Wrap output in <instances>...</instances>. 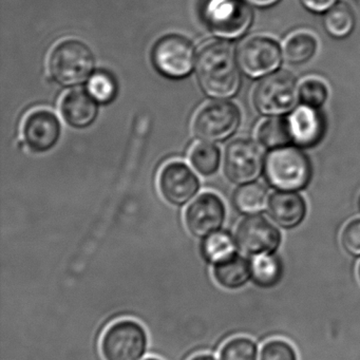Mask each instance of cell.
Here are the masks:
<instances>
[{
  "mask_svg": "<svg viewBox=\"0 0 360 360\" xmlns=\"http://www.w3.org/2000/svg\"><path fill=\"white\" fill-rule=\"evenodd\" d=\"M238 60L231 45L225 41H212L200 50L195 73L202 89L210 96L231 98L239 90Z\"/></svg>",
  "mask_w": 360,
  "mask_h": 360,
  "instance_id": "1",
  "label": "cell"
},
{
  "mask_svg": "<svg viewBox=\"0 0 360 360\" xmlns=\"http://www.w3.org/2000/svg\"><path fill=\"white\" fill-rule=\"evenodd\" d=\"M265 176L271 186L281 191H297L304 188L311 176L307 155L294 147L273 149L264 164Z\"/></svg>",
  "mask_w": 360,
  "mask_h": 360,
  "instance_id": "2",
  "label": "cell"
},
{
  "mask_svg": "<svg viewBox=\"0 0 360 360\" xmlns=\"http://www.w3.org/2000/svg\"><path fill=\"white\" fill-rule=\"evenodd\" d=\"M94 67V53L79 39L60 41L50 54V75L54 81L63 86L84 83L91 75Z\"/></svg>",
  "mask_w": 360,
  "mask_h": 360,
  "instance_id": "3",
  "label": "cell"
},
{
  "mask_svg": "<svg viewBox=\"0 0 360 360\" xmlns=\"http://www.w3.org/2000/svg\"><path fill=\"white\" fill-rule=\"evenodd\" d=\"M148 337L139 322L120 320L103 335L101 352L105 360H141L146 353Z\"/></svg>",
  "mask_w": 360,
  "mask_h": 360,
  "instance_id": "4",
  "label": "cell"
},
{
  "mask_svg": "<svg viewBox=\"0 0 360 360\" xmlns=\"http://www.w3.org/2000/svg\"><path fill=\"white\" fill-rule=\"evenodd\" d=\"M299 88L296 79L285 71L271 73L257 85L254 104L259 112L279 117L296 106Z\"/></svg>",
  "mask_w": 360,
  "mask_h": 360,
  "instance_id": "5",
  "label": "cell"
},
{
  "mask_svg": "<svg viewBox=\"0 0 360 360\" xmlns=\"http://www.w3.org/2000/svg\"><path fill=\"white\" fill-rule=\"evenodd\" d=\"M204 20L214 34L221 39H239L252 22V10L244 0H208Z\"/></svg>",
  "mask_w": 360,
  "mask_h": 360,
  "instance_id": "6",
  "label": "cell"
},
{
  "mask_svg": "<svg viewBox=\"0 0 360 360\" xmlns=\"http://www.w3.org/2000/svg\"><path fill=\"white\" fill-rule=\"evenodd\" d=\"M241 113L233 103L214 101L202 107L193 120V134L203 142H219L235 134Z\"/></svg>",
  "mask_w": 360,
  "mask_h": 360,
  "instance_id": "7",
  "label": "cell"
},
{
  "mask_svg": "<svg viewBox=\"0 0 360 360\" xmlns=\"http://www.w3.org/2000/svg\"><path fill=\"white\" fill-rule=\"evenodd\" d=\"M238 250L246 256L275 254L281 245L279 229L260 214H250L238 225L235 235Z\"/></svg>",
  "mask_w": 360,
  "mask_h": 360,
  "instance_id": "8",
  "label": "cell"
},
{
  "mask_svg": "<svg viewBox=\"0 0 360 360\" xmlns=\"http://www.w3.org/2000/svg\"><path fill=\"white\" fill-rule=\"evenodd\" d=\"M153 62L157 70L165 77L172 79L186 77L193 70L195 63L193 44L181 35H166L155 43Z\"/></svg>",
  "mask_w": 360,
  "mask_h": 360,
  "instance_id": "9",
  "label": "cell"
},
{
  "mask_svg": "<svg viewBox=\"0 0 360 360\" xmlns=\"http://www.w3.org/2000/svg\"><path fill=\"white\" fill-rule=\"evenodd\" d=\"M281 48L277 41L265 37L246 39L238 51L237 60L241 70L252 79L271 75L281 64Z\"/></svg>",
  "mask_w": 360,
  "mask_h": 360,
  "instance_id": "10",
  "label": "cell"
},
{
  "mask_svg": "<svg viewBox=\"0 0 360 360\" xmlns=\"http://www.w3.org/2000/svg\"><path fill=\"white\" fill-rule=\"evenodd\" d=\"M262 169V151L252 141L241 139L233 141L227 146L224 172L231 182L248 184L256 180Z\"/></svg>",
  "mask_w": 360,
  "mask_h": 360,
  "instance_id": "11",
  "label": "cell"
},
{
  "mask_svg": "<svg viewBox=\"0 0 360 360\" xmlns=\"http://www.w3.org/2000/svg\"><path fill=\"white\" fill-rule=\"evenodd\" d=\"M226 217L222 199L214 193H204L187 207L185 224L195 238L205 239L220 231Z\"/></svg>",
  "mask_w": 360,
  "mask_h": 360,
  "instance_id": "12",
  "label": "cell"
},
{
  "mask_svg": "<svg viewBox=\"0 0 360 360\" xmlns=\"http://www.w3.org/2000/svg\"><path fill=\"white\" fill-rule=\"evenodd\" d=\"M159 186L166 201L174 205H184L199 191L200 183L187 164L172 161L162 168Z\"/></svg>",
  "mask_w": 360,
  "mask_h": 360,
  "instance_id": "13",
  "label": "cell"
},
{
  "mask_svg": "<svg viewBox=\"0 0 360 360\" xmlns=\"http://www.w3.org/2000/svg\"><path fill=\"white\" fill-rule=\"evenodd\" d=\"M60 121L49 109L31 111L22 125L25 143L35 153H46L56 146L60 136Z\"/></svg>",
  "mask_w": 360,
  "mask_h": 360,
  "instance_id": "14",
  "label": "cell"
},
{
  "mask_svg": "<svg viewBox=\"0 0 360 360\" xmlns=\"http://www.w3.org/2000/svg\"><path fill=\"white\" fill-rule=\"evenodd\" d=\"M286 120L292 141L298 146L311 147L321 140L324 122L317 109L302 105L297 107Z\"/></svg>",
  "mask_w": 360,
  "mask_h": 360,
  "instance_id": "15",
  "label": "cell"
},
{
  "mask_svg": "<svg viewBox=\"0 0 360 360\" xmlns=\"http://www.w3.org/2000/svg\"><path fill=\"white\" fill-rule=\"evenodd\" d=\"M307 203L295 191H278L269 198V214L284 229L298 227L307 216Z\"/></svg>",
  "mask_w": 360,
  "mask_h": 360,
  "instance_id": "16",
  "label": "cell"
},
{
  "mask_svg": "<svg viewBox=\"0 0 360 360\" xmlns=\"http://www.w3.org/2000/svg\"><path fill=\"white\" fill-rule=\"evenodd\" d=\"M98 111L96 101L85 90H71L60 102V112L65 122L75 128L91 125L96 121Z\"/></svg>",
  "mask_w": 360,
  "mask_h": 360,
  "instance_id": "17",
  "label": "cell"
},
{
  "mask_svg": "<svg viewBox=\"0 0 360 360\" xmlns=\"http://www.w3.org/2000/svg\"><path fill=\"white\" fill-rule=\"evenodd\" d=\"M212 275L221 288L231 290H239L252 279V266L248 259L236 255L214 264Z\"/></svg>",
  "mask_w": 360,
  "mask_h": 360,
  "instance_id": "18",
  "label": "cell"
},
{
  "mask_svg": "<svg viewBox=\"0 0 360 360\" xmlns=\"http://www.w3.org/2000/svg\"><path fill=\"white\" fill-rule=\"evenodd\" d=\"M252 280L259 288H273L283 276V264L276 254L256 256L250 261Z\"/></svg>",
  "mask_w": 360,
  "mask_h": 360,
  "instance_id": "19",
  "label": "cell"
},
{
  "mask_svg": "<svg viewBox=\"0 0 360 360\" xmlns=\"http://www.w3.org/2000/svg\"><path fill=\"white\" fill-rule=\"evenodd\" d=\"M316 37L307 31H298L290 34L283 44L284 60L292 65H301L313 58L317 51Z\"/></svg>",
  "mask_w": 360,
  "mask_h": 360,
  "instance_id": "20",
  "label": "cell"
},
{
  "mask_svg": "<svg viewBox=\"0 0 360 360\" xmlns=\"http://www.w3.org/2000/svg\"><path fill=\"white\" fill-rule=\"evenodd\" d=\"M269 193L259 183H248L237 189L233 195V207L243 214H256L266 208Z\"/></svg>",
  "mask_w": 360,
  "mask_h": 360,
  "instance_id": "21",
  "label": "cell"
},
{
  "mask_svg": "<svg viewBox=\"0 0 360 360\" xmlns=\"http://www.w3.org/2000/svg\"><path fill=\"white\" fill-rule=\"evenodd\" d=\"M258 142L265 148L277 149L292 142L288 120L273 117L265 120L257 129Z\"/></svg>",
  "mask_w": 360,
  "mask_h": 360,
  "instance_id": "22",
  "label": "cell"
},
{
  "mask_svg": "<svg viewBox=\"0 0 360 360\" xmlns=\"http://www.w3.org/2000/svg\"><path fill=\"white\" fill-rule=\"evenodd\" d=\"M236 240H233L231 233L226 231H217L210 237L205 238L202 250L204 258L214 265L236 256Z\"/></svg>",
  "mask_w": 360,
  "mask_h": 360,
  "instance_id": "23",
  "label": "cell"
},
{
  "mask_svg": "<svg viewBox=\"0 0 360 360\" xmlns=\"http://www.w3.org/2000/svg\"><path fill=\"white\" fill-rule=\"evenodd\" d=\"M324 28L328 34L336 39L347 37L355 26V16L345 4L335 5L324 16Z\"/></svg>",
  "mask_w": 360,
  "mask_h": 360,
  "instance_id": "24",
  "label": "cell"
},
{
  "mask_svg": "<svg viewBox=\"0 0 360 360\" xmlns=\"http://www.w3.org/2000/svg\"><path fill=\"white\" fill-rule=\"evenodd\" d=\"M191 165L199 174L210 176L220 165V150L210 142L198 143L189 153Z\"/></svg>",
  "mask_w": 360,
  "mask_h": 360,
  "instance_id": "25",
  "label": "cell"
},
{
  "mask_svg": "<svg viewBox=\"0 0 360 360\" xmlns=\"http://www.w3.org/2000/svg\"><path fill=\"white\" fill-rule=\"evenodd\" d=\"M220 360H258V345L248 337L229 339L221 349Z\"/></svg>",
  "mask_w": 360,
  "mask_h": 360,
  "instance_id": "26",
  "label": "cell"
},
{
  "mask_svg": "<svg viewBox=\"0 0 360 360\" xmlns=\"http://www.w3.org/2000/svg\"><path fill=\"white\" fill-rule=\"evenodd\" d=\"M328 90L323 82L317 79H307L299 87V100L305 106L318 109L326 103Z\"/></svg>",
  "mask_w": 360,
  "mask_h": 360,
  "instance_id": "27",
  "label": "cell"
},
{
  "mask_svg": "<svg viewBox=\"0 0 360 360\" xmlns=\"http://www.w3.org/2000/svg\"><path fill=\"white\" fill-rule=\"evenodd\" d=\"M88 92L96 102L109 103L117 94V84L108 73L96 72L88 83Z\"/></svg>",
  "mask_w": 360,
  "mask_h": 360,
  "instance_id": "28",
  "label": "cell"
},
{
  "mask_svg": "<svg viewBox=\"0 0 360 360\" xmlns=\"http://www.w3.org/2000/svg\"><path fill=\"white\" fill-rule=\"evenodd\" d=\"M260 360H298V355L288 341L271 339L263 345Z\"/></svg>",
  "mask_w": 360,
  "mask_h": 360,
  "instance_id": "29",
  "label": "cell"
},
{
  "mask_svg": "<svg viewBox=\"0 0 360 360\" xmlns=\"http://www.w3.org/2000/svg\"><path fill=\"white\" fill-rule=\"evenodd\" d=\"M340 243L343 250L349 256L360 257V218L349 221L340 236Z\"/></svg>",
  "mask_w": 360,
  "mask_h": 360,
  "instance_id": "30",
  "label": "cell"
},
{
  "mask_svg": "<svg viewBox=\"0 0 360 360\" xmlns=\"http://www.w3.org/2000/svg\"><path fill=\"white\" fill-rule=\"evenodd\" d=\"M301 4L309 11L322 13L334 7L336 0H300Z\"/></svg>",
  "mask_w": 360,
  "mask_h": 360,
  "instance_id": "31",
  "label": "cell"
},
{
  "mask_svg": "<svg viewBox=\"0 0 360 360\" xmlns=\"http://www.w3.org/2000/svg\"><path fill=\"white\" fill-rule=\"evenodd\" d=\"M248 1L257 7H269L277 3L278 0H248Z\"/></svg>",
  "mask_w": 360,
  "mask_h": 360,
  "instance_id": "32",
  "label": "cell"
},
{
  "mask_svg": "<svg viewBox=\"0 0 360 360\" xmlns=\"http://www.w3.org/2000/svg\"><path fill=\"white\" fill-rule=\"evenodd\" d=\"M191 360H216V358L214 356L210 355V354H199V355L191 357Z\"/></svg>",
  "mask_w": 360,
  "mask_h": 360,
  "instance_id": "33",
  "label": "cell"
},
{
  "mask_svg": "<svg viewBox=\"0 0 360 360\" xmlns=\"http://www.w3.org/2000/svg\"><path fill=\"white\" fill-rule=\"evenodd\" d=\"M357 275H358V279H359V281H360V263H359V265H358Z\"/></svg>",
  "mask_w": 360,
  "mask_h": 360,
  "instance_id": "34",
  "label": "cell"
},
{
  "mask_svg": "<svg viewBox=\"0 0 360 360\" xmlns=\"http://www.w3.org/2000/svg\"><path fill=\"white\" fill-rule=\"evenodd\" d=\"M144 360H161V359H158V358H155V357H149V358H146V359H144Z\"/></svg>",
  "mask_w": 360,
  "mask_h": 360,
  "instance_id": "35",
  "label": "cell"
},
{
  "mask_svg": "<svg viewBox=\"0 0 360 360\" xmlns=\"http://www.w3.org/2000/svg\"><path fill=\"white\" fill-rule=\"evenodd\" d=\"M359 205H360V202H359Z\"/></svg>",
  "mask_w": 360,
  "mask_h": 360,
  "instance_id": "36",
  "label": "cell"
}]
</instances>
